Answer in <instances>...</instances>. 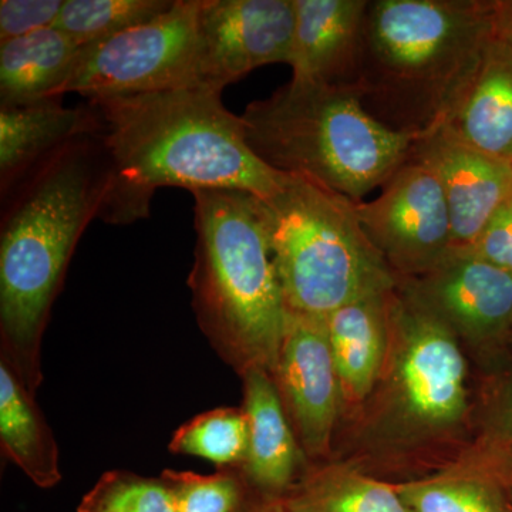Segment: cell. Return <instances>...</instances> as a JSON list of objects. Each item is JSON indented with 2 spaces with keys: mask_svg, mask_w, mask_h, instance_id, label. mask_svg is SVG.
Here are the masks:
<instances>
[{
  "mask_svg": "<svg viewBox=\"0 0 512 512\" xmlns=\"http://www.w3.org/2000/svg\"><path fill=\"white\" fill-rule=\"evenodd\" d=\"M89 104L110 161V190L100 215L107 224L146 218L160 188L239 190L265 200L285 183L288 174L248 146L241 117L224 106L222 90L188 87Z\"/></svg>",
  "mask_w": 512,
  "mask_h": 512,
  "instance_id": "cell-1",
  "label": "cell"
},
{
  "mask_svg": "<svg viewBox=\"0 0 512 512\" xmlns=\"http://www.w3.org/2000/svg\"><path fill=\"white\" fill-rule=\"evenodd\" d=\"M99 133L64 144L2 195L0 357L35 394L50 309L77 242L100 217L110 190Z\"/></svg>",
  "mask_w": 512,
  "mask_h": 512,
  "instance_id": "cell-2",
  "label": "cell"
},
{
  "mask_svg": "<svg viewBox=\"0 0 512 512\" xmlns=\"http://www.w3.org/2000/svg\"><path fill=\"white\" fill-rule=\"evenodd\" d=\"M494 39V2L373 0L356 92L367 113L420 140L456 109Z\"/></svg>",
  "mask_w": 512,
  "mask_h": 512,
  "instance_id": "cell-3",
  "label": "cell"
},
{
  "mask_svg": "<svg viewBox=\"0 0 512 512\" xmlns=\"http://www.w3.org/2000/svg\"><path fill=\"white\" fill-rule=\"evenodd\" d=\"M191 194L197 244L188 286L198 325L242 376L274 373L288 308L258 201L239 190Z\"/></svg>",
  "mask_w": 512,
  "mask_h": 512,
  "instance_id": "cell-4",
  "label": "cell"
},
{
  "mask_svg": "<svg viewBox=\"0 0 512 512\" xmlns=\"http://www.w3.org/2000/svg\"><path fill=\"white\" fill-rule=\"evenodd\" d=\"M239 117L248 146L269 167L355 202L383 187L409 160L414 144L373 119L350 87L291 80L252 101Z\"/></svg>",
  "mask_w": 512,
  "mask_h": 512,
  "instance_id": "cell-5",
  "label": "cell"
},
{
  "mask_svg": "<svg viewBox=\"0 0 512 512\" xmlns=\"http://www.w3.org/2000/svg\"><path fill=\"white\" fill-rule=\"evenodd\" d=\"M256 201L289 312L326 319L348 303L389 291L392 276L360 224L355 201L296 174Z\"/></svg>",
  "mask_w": 512,
  "mask_h": 512,
  "instance_id": "cell-6",
  "label": "cell"
},
{
  "mask_svg": "<svg viewBox=\"0 0 512 512\" xmlns=\"http://www.w3.org/2000/svg\"><path fill=\"white\" fill-rule=\"evenodd\" d=\"M200 3L174 0L157 18L82 47L60 97L92 101L204 86Z\"/></svg>",
  "mask_w": 512,
  "mask_h": 512,
  "instance_id": "cell-7",
  "label": "cell"
},
{
  "mask_svg": "<svg viewBox=\"0 0 512 512\" xmlns=\"http://www.w3.org/2000/svg\"><path fill=\"white\" fill-rule=\"evenodd\" d=\"M360 224L377 251L397 264H443L453 232L443 188L426 164L409 157L373 201L356 202Z\"/></svg>",
  "mask_w": 512,
  "mask_h": 512,
  "instance_id": "cell-8",
  "label": "cell"
},
{
  "mask_svg": "<svg viewBox=\"0 0 512 512\" xmlns=\"http://www.w3.org/2000/svg\"><path fill=\"white\" fill-rule=\"evenodd\" d=\"M293 0H201L204 86L222 90L266 64L291 62Z\"/></svg>",
  "mask_w": 512,
  "mask_h": 512,
  "instance_id": "cell-9",
  "label": "cell"
},
{
  "mask_svg": "<svg viewBox=\"0 0 512 512\" xmlns=\"http://www.w3.org/2000/svg\"><path fill=\"white\" fill-rule=\"evenodd\" d=\"M278 392L306 453L322 454L338 417L340 380L326 319L288 311L274 370Z\"/></svg>",
  "mask_w": 512,
  "mask_h": 512,
  "instance_id": "cell-10",
  "label": "cell"
},
{
  "mask_svg": "<svg viewBox=\"0 0 512 512\" xmlns=\"http://www.w3.org/2000/svg\"><path fill=\"white\" fill-rule=\"evenodd\" d=\"M410 157L436 174L446 197L454 249L470 247L512 198V161L488 156L446 128L414 141Z\"/></svg>",
  "mask_w": 512,
  "mask_h": 512,
  "instance_id": "cell-11",
  "label": "cell"
},
{
  "mask_svg": "<svg viewBox=\"0 0 512 512\" xmlns=\"http://www.w3.org/2000/svg\"><path fill=\"white\" fill-rule=\"evenodd\" d=\"M293 82L356 89L369 0H293Z\"/></svg>",
  "mask_w": 512,
  "mask_h": 512,
  "instance_id": "cell-12",
  "label": "cell"
},
{
  "mask_svg": "<svg viewBox=\"0 0 512 512\" xmlns=\"http://www.w3.org/2000/svg\"><path fill=\"white\" fill-rule=\"evenodd\" d=\"M99 131V116L90 104L63 107L59 99H52L0 107L2 195L64 144Z\"/></svg>",
  "mask_w": 512,
  "mask_h": 512,
  "instance_id": "cell-13",
  "label": "cell"
},
{
  "mask_svg": "<svg viewBox=\"0 0 512 512\" xmlns=\"http://www.w3.org/2000/svg\"><path fill=\"white\" fill-rule=\"evenodd\" d=\"M400 376L407 403L421 419L450 421L466 402V362L450 335L434 320L414 322Z\"/></svg>",
  "mask_w": 512,
  "mask_h": 512,
  "instance_id": "cell-14",
  "label": "cell"
},
{
  "mask_svg": "<svg viewBox=\"0 0 512 512\" xmlns=\"http://www.w3.org/2000/svg\"><path fill=\"white\" fill-rule=\"evenodd\" d=\"M441 128L488 156L512 161V52L495 35Z\"/></svg>",
  "mask_w": 512,
  "mask_h": 512,
  "instance_id": "cell-15",
  "label": "cell"
},
{
  "mask_svg": "<svg viewBox=\"0 0 512 512\" xmlns=\"http://www.w3.org/2000/svg\"><path fill=\"white\" fill-rule=\"evenodd\" d=\"M244 410L249 446L239 473L265 493L289 490L299 466V448L281 394L266 370L251 369L245 373Z\"/></svg>",
  "mask_w": 512,
  "mask_h": 512,
  "instance_id": "cell-16",
  "label": "cell"
},
{
  "mask_svg": "<svg viewBox=\"0 0 512 512\" xmlns=\"http://www.w3.org/2000/svg\"><path fill=\"white\" fill-rule=\"evenodd\" d=\"M80 50L56 28L0 43V107L60 99Z\"/></svg>",
  "mask_w": 512,
  "mask_h": 512,
  "instance_id": "cell-17",
  "label": "cell"
},
{
  "mask_svg": "<svg viewBox=\"0 0 512 512\" xmlns=\"http://www.w3.org/2000/svg\"><path fill=\"white\" fill-rule=\"evenodd\" d=\"M431 292L437 305L471 332H490L512 315V272L476 256L451 252Z\"/></svg>",
  "mask_w": 512,
  "mask_h": 512,
  "instance_id": "cell-18",
  "label": "cell"
},
{
  "mask_svg": "<svg viewBox=\"0 0 512 512\" xmlns=\"http://www.w3.org/2000/svg\"><path fill=\"white\" fill-rule=\"evenodd\" d=\"M0 446L39 488L62 480L59 448L42 410L16 370L0 357Z\"/></svg>",
  "mask_w": 512,
  "mask_h": 512,
  "instance_id": "cell-19",
  "label": "cell"
},
{
  "mask_svg": "<svg viewBox=\"0 0 512 512\" xmlns=\"http://www.w3.org/2000/svg\"><path fill=\"white\" fill-rule=\"evenodd\" d=\"M383 295L342 306L326 318L340 386L365 396L375 382L383 353Z\"/></svg>",
  "mask_w": 512,
  "mask_h": 512,
  "instance_id": "cell-20",
  "label": "cell"
},
{
  "mask_svg": "<svg viewBox=\"0 0 512 512\" xmlns=\"http://www.w3.org/2000/svg\"><path fill=\"white\" fill-rule=\"evenodd\" d=\"M279 505L284 512H412L389 485L340 471L311 478Z\"/></svg>",
  "mask_w": 512,
  "mask_h": 512,
  "instance_id": "cell-21",
  "label": "cell"
},
{
  "mask_svg": "<svg viewBox=\"0 0 512 512\" xmlns=\"http://www.w3.org/2000/svg\"><path fill=\"white\" fill-rule=\"evenodd\" d=\"M249 426L244 409L218 407L198 414L178 427L168 450L181 456L204 458L218 470H239L247 460Z\"/></svg>",
  "mask_w": 512,
  "mask_h": 512,
  "instance_id": "cell-22",
  "label": "cell"
},
{
  "mask_svg": "<svg viewBox=\"0 0 512 512\" xmlns=\"http://www.w3.org/2000/svg\"><path fill=\"white\" fill-rule=\"evenodd\" d=\"M174 0H66L55 28L79 46L92 45L157 18Z\"/></svg>",
  "mask_w": 512,
  "mask_h": 512,
  "instance_id": "cell-23",
  "label": "cell"
},
{
  "mask_svg": "<svg viewBox=\"0 0 512 512\" xmlns=\"http://www.w3.org/2000/svg\"><path fill=\"white\" fill-rule=\"evenodd\" d=\"M76 512H177L173 491L163 478L111 470L99 478Z\"/></svg>",
  "mask_w": 512,
  "mask_h": 512,
  "instance_id": "cell-24",
  "label": "cell"
},
{
  "mask_svg": "<svg viewBox=\"0 0 512 512\" xmlns=\"http://www.w3.org/2000/svg\"><path fill=\"white\" fill-rule=\"evenodd\" d=\"M160 477L173 491L177 512H245V480L238 470H218L211 476L164 470Z\"/></svg>",
  "mask_w": 512,
  "mask_h": 512,
  "instance_id": "cell-25",
  "label": "cell"
},
{
  "mask_svg": "<svg viewBox=\"0 0 512 512\" xmlns=\"http://www.w3.org/2000/svg\"><path fill=\"white\" fill-rule=\"evenodd\" d=\"M402 497L412 512H505L485 488L463 481L410 487Z\"/></svg>",
  "mask_w": 512,
  "mask_h": 512,
  "instance_id": "cell-26",
  "label": "cell"
},
{
  "mask_svg": "<svg viewBox=\"0 0 512 512\" xmlns=\"http://www.w3.org/2000/svg\"><path fill=\"white\" fill-rule=\"evenodd\" d=\"M66 0H2L0 43L55 28Z\"/></svg>",
  "mask_w": 512,
  "mask_h": 512,
  "instance_id": "cell-27",
  "label": "cell"
},
{
  "mask_svg": "<svg viewBox=\"0 0 512 512\" xmlns=\"http://www.w3.org/2000/svg\"><path fill=\"white\" fill-rule=\"evenodd\" d=\"M451 252L476 256L512 272V198L495 212L476 242Z\"/></svg>",
  "mask_w": 512,
  "mask_h": 512,
  "instance_id": "cell-28",
  "label": "cell"
},
{
  "mask_svg": "<svg viewBox=\"0 0 512 512\" xmlns=\"http://www.w3.org/2000/svg\"><path fill=\"white\" fill-rule=\"evenodd\" d=\"M494 35L512 52V2H494Z\"/></svg>",
  "mask_w": 512,
  "mask_h": 512,
  "instance_id": "cell-29",
  "label": "cell"
},
{
  "mask_svg": "<svg viewBox=\"0 0 512 512\" xmlns=\"http://www.w3.org/2000/svg\"><path fill=\"white\" fill-rule=\"evenodd\" d=\"M245 512H284L282 511L281 505H279V501H274V503H268L264 505H259V507L252 508V510H247Z\"/></svg>",
  "mask_w": 512,
  "mask_h": 512,
  "instance_id": "cell-30",
  "label": "cell"
}]
</instances>
